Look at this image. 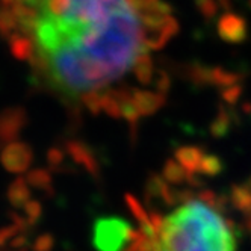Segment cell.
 Instances as JSON below:
<instances>
[{
	"mask_svg": "<svg viewBox=\"0 0 251 251\" xmlns=\"http://www.w3.org/2000/svg\"><path fill=\"white\" fill-rule=\"evenodd\" d=\"M37 11L35 44L51 83L65 96L115 82L147 53L127 0H37Z\"/></svg>",
	"mask_w": 251,
	"mask_h": 251,
	"instance_id": "obj_1",
	"label": "cell"
},
{
	"mask_svg": "<svg viewBox=\"0 0 251 251\" xmlns=\"http://www.w3.org/2000/svg\"><path fill=\"white\" fill-rule=\"evenodd\" d=\"M141 251H236L230 221L212 197L185 199L168 215H153L139 239Z\"/></svg>",
	"mask_w": 251,
	"mask_h": 251,
	"instance_id": "obj_2",
	"label": "cell"
},
{
	"mask_svg": "<svg viewBox=\"0 0 251 251\" xmlns=\"http://www.w3.org/2000/svg\"><path fill=\"white\" fill-rule=\"evenodd\" d=\"M127 235H130V228L123 221L103 220L97 224V242L106 250L120 247Z\"/></svg>",
	"mask_w": 251,
	"mask_h": 251,
	"instance_id": "obj_3",
	"label": "cell"
},
{
	"mask_svg": "<svg viewBox=\"0 0 251 251\" xmlns=\"http://www.w3.org/2000/svg\"><path fill=\"white\" fill-rule=\"evenodd\" d=\"M2 164L11 173H23L32 162V150L22 142H11L2 151Z\"/></svg>",
	"mask_w": 251,
	"mask_h": 251,
	"instance_id": "obj_4",
	"label": "cell"
},
{
	"mask_svg": "<svg viewBox=\"0 0 251 251\" xmlns=\"http://www.w3.org/2000/svg\"><path fill=\"white\" fill-rule=\"evenodd\" d=\"M25 111L9 109L0 114V142H9L17 138L25 126Z\"/></svg>",
	"mask_w": 251,
	"mask_h": 251,
	"instance_id": "obj_5",
	"label": "cell"
},
{
	"mask_svg": "<svg viewBox=\"0 0 251 251\" xmlns=\"http://www.w3.org/2000/svg\"><path fill=\"white\" fill-rule=\"evenodd\" d=\"M132 101L141 115H150L164 104V97L150 91H133Z\"/></svg>",
	"mask_w": 251,
	"mask_h": 251,
	"instance_id": "obj_6",
	"label": "cell"
},
{
	"mask_svg": "<svg viewBox=\"0 0 251 251\" xmlns=\"http://www.w3.org/2000/svg\"><path fill=\"white\" fill-rule=\"evenodd\" d=\"M68 153L71 154L77 164H80L82 167H85L91 174H97L99 167H97V160L94 157V154L91 153L88 147H85L82 142L77 141H71L68 142Z\"/></svg>",
	"mask_w": 251,
	"mask_h": 251,
	"instance_id": "obj_7",
	"label": "cell"
},
{
	"mask_svg": "<svg viewBox=\"0 0 251 251\" xmlns=\"http://www.w3.org/2000/svg\"><path fill=\"white\" fill-rule=\"evenodd\" d=\"M133 73L138 77V80L141 83H149L151 80L153 76V65H151V59L147 53H141V55L136 58L135 64H133Z\"/></svg>",
	"mask_w": 251,
	"mask_h": 251,
	"instance_id": "obj_8",
	"label": "cell"
},
{
	"mask_svg": "<svg viewBox=\"0 0 251 251\" xmlns=\"http://www.w3.org/2000/svg\"><path fill=\"white\" fill-rule=\"evenodd\" d=\"M35 44L25 37H11V51L17 59H29L33 55Z\"/></svg>",
	"mask_w": 251,
	"mask_h": 251,
	"instance_id": "obj_9",
	"label": "cell"
},
{
	"mask_svg": "<svg viewBox=\"0 0 251 251\" xmlns=\"http://www.w3.org/2000/svg\"><path fill=\"white\" fill-rule=\"evenodd\" d=\"M29 197V189L23 178H17V180L11 185L9 188V199L14 204H22L23 201L27 200Z\"/></svg>",
	"mask_w": 251,
	"mask_h": 251,
	"instance_id": "obj_10",
	"label": "cell"
},
{
	"mask_svg": "<svg viewBox=\"0 0 251 251\" xmlns=\"http://www.w3.org/2000/svg\"><path fill=\"white\" fill-rule=\"evenodd\" d=\"M17 26H19V22H17L12 9H9V11L2 9V11H0V33L11 35L15 30Z\"/></svg>",
	"mask_w": 251,
	"mask_h": 251,
	"instance_id": "obj_11",
	"label": "cell"
},
{
	"mask_svg": "<svg viewBox=\"0 0 251 251\" xmlns=\"http://www.w3.org/2000/svg\"><path fill=\"white\" fill-rule=\"evenodd\" d=\"M177 157H178V162L185 165L188 170H194L197 164H199L200 154L195 149H182L177 151Z\"/></svg>",
	"mask_w": 251,
	"mask_h": 251,
	"instance_id": "obj_12",
	"label": "cell"
},
{
	"mask_svg": "<svg viewBox=\"0 0 251 251\" xmlns=\"http://www.w3.org/2000/svg\"><path fill=\"white\" fill-rule=\"evenodd\" d=\"M27 182L32 186H35V188L46 189L51 183V177H50L49 171H46V170H35V171H30L29 173Z\"/></svg>",
	"mask_w": 251,
	"mask_h": 251,
	"instance_id": "obj_13",
	"label": "cell"
},
{
	"mask_svg": "<svg viewBox=\"0 0 251 251\" xmlns=\"http://www.w3.org/2000/svg\"><path fill=\"white\" fill-rule=\"evenodd\" d=\"M164 177L171 183H180L185 178V173L174 160H168L164 168Z\"/></svg>",
	"mask_w": 251,
	"mask_h": 251,
	"instance_id": "obj_14",
	"label": "cell"
},
{
	"mask_svg": "<svg viewBox=\"0 0 251 251\" xmlns=\"http://www.w3.org/2000/svg\"><path fill=\"white\" fill-rule=\"evenodd\" d=\"M82 100H83L85 106H86L91 112L99 114V112L101 111V94H99L97 91L85 93V94L82 96Z\"/></svg>",
	"mask_w": 251,
	"mask_h": 251,
	"instance_id": "obj_15",
	"label": "cell"
},
{
	"mask_svg": "<svg viewBox=\"0 0 251 251\" xmlns=\"http://www.w3.org/2000/svg\"><path fill=\"white\" fill-rule=\"evenodd\" d=\"M49 162L51 167H56L62 162V153L58 149H51L49 151Z\"/></svg>",
	"mask_w": 251,
	"mask_h": 251,
	"instance_id": "obj_16",
	"label": "cell"
}]
</instances>
